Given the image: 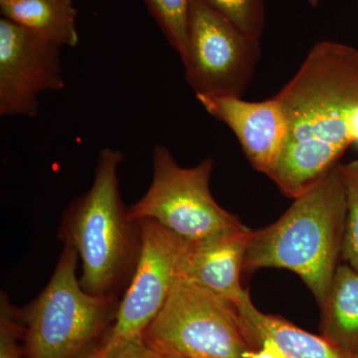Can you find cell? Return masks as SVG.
Instances as JSON below:
<instances>
[{"instance_id":"6da1fadb","label":"cell","mask_w":358,"mask_h":358,"mask_svg":"<svg viewBox=\"0 0 358 358\" xmlns=\"http://www.w3.org/2000/svg\"><path fill=\"white\" fill-rule=\"evenodd\" d=\"M288 133L272 179L291 199L324 178L352 145H358V50L319 42L274 96Z\"/></svg>"},{"instance_id":"7a4b0ae2","label":"cell","mask_w":358,"mask_h":358,"mask_svg":"<svg viewBox=\"0 0 358 358\" xmlns=\"http://www.w3.org/2000/svg\"><path fill=\"white\" fill-rule=\"evenodd\" d=\"M338 166L294 199L279 220L251 231L245 272L287 268L301 277L317 303H322L345 236V193Z\"/></svg>"},{"instance_id":"3957f363","label":"cell","mask_w":358,"mask_h":358,"mask_svg":"<svg viewBox=\"0 0 358 358\" xmlns=\"http://www.w3.org/2000/svg\"><path fill=\"white\" fill-rule=\"evenodd\" d=\"M124 160L121 150L103 148L93 185L64 215L63 238L82 263L80 282L95 296H112L140 252L138 224L129 221L120 194L119 169Z\"/></svg>"},{"instance_id":"277c9868","label":"cell","mask_w":358,"mask_h":358,"mask_svg":"<svg viewBox=\"0 0 358 358\" xmlns=\"http://www.w3.org/2000/svg\"><path fill=\"white\" fill-rule=\"evenodd\" d=\"M152 179L147 192L128 209L131 222L152 220L190 243L248 229L212 196L213 159L197 166H179L173 154L159 145L152 152Z\"/></svg>"},{"instance_id":"5b68a950","label":"cell","mask_w":358,"mask_h":358,"mask_svg":"<svg viewBox=\"0 0 358 358\" xmlns=\"http://www.w3.org/2000/svg\"><path fill=\"white\" fill-rule=\"evenodd\" d=\"M78 259L66 244L46 288L24 310L27 358H77L107 324L114 298L85 291Z\"/></svg>"},{"instance_id":"8992f818","label":"cell","mask_w":358,"mask_h":358,"mask_svg":"<svg viewBox=\"0 0 358 358\" xmlns=\"http://www.w3.org/2000/svg\"><path fill=\"white\" fill-rule=\"evenodd\" d=\"M143 339L160 353L187 358H250L254 352L236 307L181 277Z\"/></svg>"},{"instance_id":"52a82bcc","label":"cell","mask_w":358,"mask_h":358,"mask_svg":"<svg viewBox=\"0 0 358 358\" xmlns=\"http://www.w3.org/2000/svg\"><path fill=\"white\" fill-rule=\"evenodd\" d=\"M260 40L240 31L203 0H192L187 45L181 58L195 95L239 96L260 58Z\"/></svg>"},{"instance_id":"ba28073f","label":"cell","mask_w":358,"mask_h":358,"mask_svg":"<svg viewBox=\"0 0 358 358\" xmlns=\"http://www.w3.org/2000/svg\"><path fill=\"white\" fill-rule=\"evenodd\" d=\"M138 224L141 246L138 261L115 322L106 341L112 352L143 334L159 315L181 275L189 248L186 241L152 220Z\"/></svg>"},{"instance_id":"9c48e42d","label":"cell","mask_w":358,"mask_h":358,"mask_svg":"<svg viewBox=\"0 0 358 358\" xmlns=\"http://www.w3.org/2000/svg\"><path fill=\"white\" fill-rule=\"evenodd\" d=\"M62 49L0 18V115L35 117L43 92L64 89Z\"/></svg>"},{"instance_id":"30bf717a","label":"cell","mask_w":358,"mask_h":358,"mask_svg":"<svg viewBox=\"0 0 358 358\" xmlns=\"http://www.w3.org/2000/svg\"><path fill=\"white\" fill-rule=\"evenodd\" d=\"M202 107L234 133L251 166L266 176L286 143V117L275 96L249 102L239 96L196 95Z\"/></svg>"},{"instance_id":"8fae6325","label":"cell","mask_w":358,"mask_h":358,"mask_svg":"<svg viewBox=\"0 0 358 358\" xmlns=\"http://www.w3.org/2000/svg\"><path fill=\"white\" fill-rule=\"evenodd\" d=\"M254 352L250 358H353L322 336H315L254 306L248 292L236 305Z\"/></svg>"},{"instance_id":"7c38bea8","label":"cell","mask_w":358,"mask_h":358,"mask_svg":"<svg viewBox=\"0 0 358 358\" xmlns=\"http://www.w3.org/2000/svg\"><path fill=\"white\" fill-rule=\"evenodd\" d=\"M251 231L248 228L190 243L180 277L236 305L247 292L240 279Z\"/></svg>"},{"instance_id":"4fadbf2b","label":"cell","mask_w":358,"mask_h":358,"mask_svg":"<svg viewBox=\"0 0 358 358\" xmlns=\"http://www.w3.org/2000/svg\"><path fill=\"white\" fill-rule=\"evenodd\" d=\"M0 13L59 48L79 44V13L73 0H15L0 6Z\"/></svg>"},{"instance_id":"5bb4252c","label":"cell","mask_w":358,"mask_h":358,"mask_svg":"<svg viewBox=\"0 0 358 358\" xmlns=\"http://www.w3.org/2000/svg\"><path fill=\"white\" fill-rule=\"evenodd\" d=\"M322 306V336L339 350L358 353V272L339 265Z\"/></svg>"},{"instance_id":"9a60e30c","label":"cell","mask_w":358,"mask_h":358,"mask_svg":"<svg viewBox=\"0 0 358 358\" xmlns=\"http://www.w3.org/2000/svg\"><path fill=\"white\" fill-rule=\"evenodd\" d=\"M160 31L180 58L187 45L192 0H143Z\"/></svg>"},{"instance_id":"2e32d148","label":"cell","mask_w":358,"mask_h":358,"mask_svg":"<svg viewBox=\"0 0 358 358\" xmlns=\"http://www.w3.org/2000/svg\"><path fill=\"white\" fill-rule=\"evenodd\" d=\"M345 193L346 215L343 253L348 265L358 272V160L338 164Z\"/></svg>"},{"instance_id":"e0dca14e","label":"cell","mask_w":358,"mask_h":358,"mask_svg":"<svg viewBox=\"0 0 358 358\" xmlns=\"http://www.w3.org/2000/svg\"><path fill=\"white\" fill-rule=\"evenodd\" d=\"M212 10L222 16L240 31L261 39L265 26L263 0H203Z\"/></svg>"},{"instance_id":"ac0fdd59","label":"cell","mask_w":358,"mask_h":358,"mask_svg":"<svg viewBox=\"0 0 358 358\" xmlns=\"http://www.w3.org/2000/svg\"><path fill=\"white\" fill-rule=\"evenodd\" d=\"M16 310L6 294L0 303V358H20L17 336L21 327L16 322Z\"/></svg>"},{"instance_id":"d6986e66","label":"cell","mask_w":358,"mask_h":358,"mask_svg":"<svg viewBox=\"0 0 358 358\" xmlns=\"http://www.w3.org/2000/svg\"><path fill=\"white\" fill-rule=\"evenodd\" d=\"M107 358H162L160 352L138 338L129 341L108 353Z\"/></svg>"},{"instance_id":"ffe728a7","label":"cell","mask_w":358,"mask_h":358,"mask_svg":"<svg viewBox=\"0 0 358 358\" xmlns=\"http://www.w3.org/2000/svg\"><path fill=\"white\" fill-rule=\"evenodd\" d=\"M108 353H109V350H108L107 345L106 343H103L102 345L90 348L87 352L81 353L77 358H107Z\"/></svg>"},{"instance_id":"44dd1931","label":"cell","mask_w":358,"mask_h":358,"mask_svg":"<svg viewBox=\"0 0 358 358\" xmlns=\"http://www.w3.org/2000/svg\"><path fill=\"white\" fill-rule=\"evenodd\" d=\"M162 358H187L185 357H181V355H171V353H160Z\"/></svg>"},{"instance_id":"7402d4cb","label":"cell","mask_w":358,"mask_h":358,"mask_svg":"<svg viewBox=\"0 0 358 358\" xmlns=\"http://www.w3.org/2000/svg\"><path fill=\"white\" fill-rule=\"evenodd\" d=\"M15 1V0H0V6L2 4L9 3V2Z\"/></svg>"},{"instance_id":"603a6c76","label":"cell","mask_w":358,"mask_h":358,"mask_svg":"<svg viewBox=\"0 0 358 358\" xmlns=\"http://www.w3.org/2000/svg\"><path fill=\"white\" fill-rule=\"evenodd\" d=\"M353 358H358V353L357 355H355V357H353Z\"/></svg>"}]
</instances>
